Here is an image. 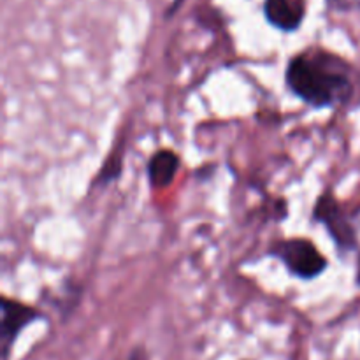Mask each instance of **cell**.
Returning a JSON list of instances; mask_svg holds the SVG:
<instances>
[{"label": "cell", "instance_id": "1", "mask_svg": "<svg viewBox=\"0 0 360 360\" xmlns=\"http://www.w3.org/2000/svg\"><path fill=\"white\" fill-rule=\"evenodd\" d=\"M288 88L315 109L345 104L354 95L350 70L338 56L306 51L294 56L285 74Z\"/></svg>", "mask_w": 360, "mask_h": 360}, {"label": "cell", "instance_id": "5", "mask_svg": "<svg viewBox=\"0 0 360 360\" xmlns=\"http://www.w3.org/2000/svg\"><path fill=\"white\" fill-rule=\"evenodd\" d=\"M264 14L266 20L278 30L294 32L304 20L306 2L304 0H266Z\"/></svg>", "mask_w": 360, "mask_h": 360}, {"label": "cell", "instance_id": "2", "mask_svg": "<svg viewBox=\"0 0 360 360\" xmlns=\"http://www.w3.org/2000/svg\"><path fill=\"white\" fill-rule=\"evenodd\" d=\"M269 255L281 260L294 276L301 280L319 278L327 269V259L308 239H285L271 246Z\"/></svg>", "mask_w": 360, "mask_h": 360}, {"label": "cell", "instance_id": "7", "mask_svg": "<svg viewBox=\"0 0 360 360\" xmlns=\"http://www.w3.org/2000/svg\"><path fill=\"white\" fill-rule=\"evenodd\" d=\"M127 360H150V357H148L146 350H144L143 347H137L130 352V355L127 357Z\"/></svg>", "mask_w": 360, "mask_h": 360}, {"label": "cell", "instance_id": "8", "mask_svg": "<svg viewBox=\"0 0 360 360\" xmlns=\"http://www.w3.org/2000/svg\"><path fill=\"white\" fill-rule=\"evenodd\" d=\"M183 2H185V0H172V4H171V7H169L167 9V14H165V16H172V14L176 13V11L179 9V7L183 6Z\"/></svg>", "mask_w": 360, "mask_h": 360}, {"label": "cell", "instance_id": "4", "mask_svg": "<svg viewBox=\"0 0 360 360\" xmlns=\"http://www.w3.org/2000/svg\"><path fill=\"white\" fill-rule=\"evenodd\" d=\"M42 319V313L32 306L23 304L14 299L2 297V323H0V341H2L4 360L9 359L11 348L25 327Z\"/></svg>", "mask_w": 360, "mask_h": 360}, {"label": "cell", "instance_id": "6", "mask_svg": "<svg viewBox=\"0 0 360 360\" xmlns=\"http://www.w3.org/2000/svg\"><path fill=\"white\" fill-rule=\"evenodd\" d=\"M178 155L171 150H160L150 158L148 162V179H150L153 188H165L174 181L176 174L179 171Z\"/></svg>", "mask_w": 360, "mask_h": 360}, {"label": "cell", "instance_id": "3", "mask_svg": "<svg viewBox=\"0 0 360 360\" xmlns=\"http://www.w3.org/2000/svg\"><path fill=\"white\" fill-rule=\"evenodd\" d=\"M313 217L327 229V232L334 239L338 248L343 250V252H348V250H354L357 246V236H355L354 225H352L350 218L347 217L343 207L336 202L334 197H320L315 206Z\"/></svg>", "mask_w": 360, "mask_h": 360}]
</instances>
